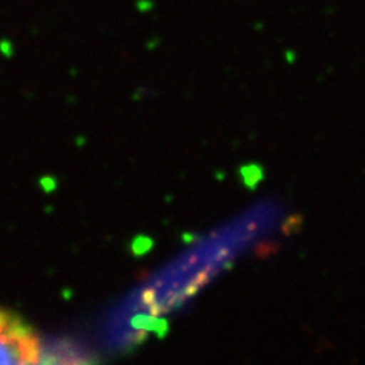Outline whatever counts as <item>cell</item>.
<instances>
[{
    "instance_id": "6da1fadb",
    "label": "cell",
    "mask_w": 365,
    "mask_h": 365,
    "mask_svg": "<svg viewBox=\"0 0 365 365\" xmlns=\"http://www.w3.org/2000/svg\"><path fill=\"white\" fill-rule=\"evenodd\" d=\"M40 338L21 319L0 309V364L43 362Z\"/></svg>"
}]
</instances>
